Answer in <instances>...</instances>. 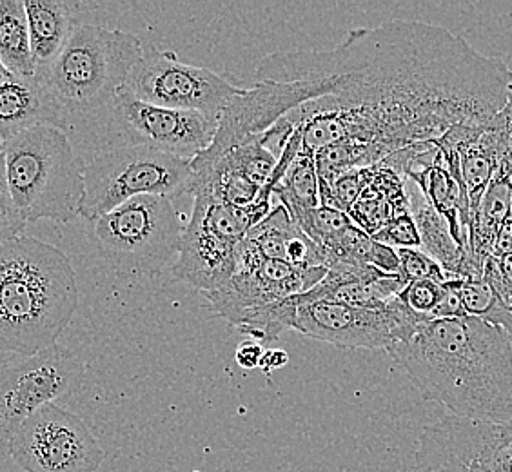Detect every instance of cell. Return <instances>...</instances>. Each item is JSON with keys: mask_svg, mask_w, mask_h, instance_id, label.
<instances>
[{"mask_svg": "<svg viewBox=\"0 0 512 472\" xmlns=\"http://www.w3.org/2000/svg\"><path fill=\"white\" fill-rule=\"evenodd\" d=\"M256 79L335 80L329 95L286 117L300 133V153L355 144L373 168L454 126L485 128L509 99L512 69L442 26L391 19L347 31L331 50L275 51Z\"/></svg>", "mask_w": 512, "mask_h": 472, "instance_id": "6da1fadb", "label": "cell"}, {"mask_svg": "<svg viewBox=\"0 0 512 472\" xmlns=\"http://www.w3.org/2000/svg\"><path fill=\"white\" fill-rule=\"evenodd\" d=\"M387 353L425 400L476 422L512 420V342L480 318H442L422 325Z\"/></svg>", "mask_w": 512, "mask_h": 472, "instance_id": "7a4b0ae2", "label": "cell"}, {"mask_svg": "<svg viewBox=\"0 0 512 472\" xmlns=\"http://www.w3.org/2000/svg\"><path fill=\"white\" fill-rule=\"evenodd\" d=\"M77 307V273L59 247L30 235L0 246V353L59 344Z\"/></svg>", "mask_w": 512, "mask_h": 472, "instance_id": "3957f363", "label": "cell"}, {"mask_svg": "<svg viewBox=\"0 0 512 472\" xmlns=\"http://www.w3.org/2000/svg\"><path fill=\"white\" fill-rule=\"evenodd\" d=\"M6 180L26 224L51 220L68 224L80 217L84 168L68 133L59 128H33L4 142Z\"/></svg>", "mask_w": 512, "mask_h": 472, "instance_id": "277c9868", "label": "cell"}, {"mask_svg": "<svg viewBox=\"0 0 512 472\" xmlns=\"http://www.w3.org/2000/svg\"><path fill=\"white\" fill-rule=\"evenodd\" d=\"M142 57V40L133 33L79 22L64 50L44 73L51 93L71 118L111 108L131 69Z\"/></svg>", "mask_w": 512, "mask_h": 472, "instance_id": "5b68a950", "label": "cell"}, {"mask_svg": "<svg viewBox=\"0 0 512 472\" xmlns=\"http://www.w3.org/2000/svg\"><path fill=\"white\" fill-rule=\"evenodd\" d=\"M271 193L260 191L253 204L229 206L209 195L193 197V211L178 244L171 271L173 282H184L202 295L213 293L235 276L240 247L247 233L271 213Z\"/></svg>", "mask_w": 512, "mask_h": 472, "instance_id": "8992f818", "label": "cell"}, {"mask_svg": "<svg viewBox=\"0 0 512 472\" xmlns=\"http://www.w3.org/2000/svg\"><path fill=\"white\" fill-rule=\"evenodd\" d=\"M175 198H131L102 217L89 220L88 236L100 255L135 275H153L173 267L184 224Z\"/></svg>", "mask_w": 512, "mask_h": 472, "instance_id": "52a82bcc", "label": "cell"}, {"mask_svg": "<svg viewBox=\"0 0 512 472\" xmlns=\"http://www.w3.org/2000/svg\"><path fill=\"white\" fill-rule=\"evenodd\" d=\"M191 180V160L144 146L119 144L91 158L84 168L80 217L86 222L106 215L131 198L153 195L178 200Z\"/></svg>", "mask_w": 512, "mask_h": 472, "instance_id": "ba28073f", "label": "cell"}, {"mask_svg": "<svg viewBox=\"0 0 512 472\" xmlns=\"http://www.w3.org/2000/svg\"><path fill=\"white\" fill-rule=\"evenodd\" d=\"M82 376V362L59 344L35 354L0 353V463L10 460L11 440L24 422L75 393Z\"/></svg>", "mask_w": 512, "mask_h": 472, "instance_id": "9c48e42d", "label": "cell"}, {"mask_svg": "<svg viewBox=\"0 0 512 472\" xmlns=\"http://www.w3.org/2000/svg\"><path fill=\"white\" fill-rule=\"evenodd\" d=\"M293 316L289 329L315 338L340 349H385L404 342L422 325L431 322L416 315L396 296L382 309H367L356 305L315 300L302 302L289 296Z\"/></svg>", "mask_w": 512, "mask_h": 472, "instance_id": "30bf717a", "label": "cell"}, {"mask_svg": "<svg viewBox=\"0 0 512 472\" xmlns=\"http://www.w3.org/2000/svg\"><path fill=\"white\" fill-rule=\"evenodd\" d=\"M242 89L229 77L186 64L177 53L160 50L151 42H142V57L122 86V91L146 104L198 111L217 120Z\"/></svg>", "mask_w": 512, "mask_h": 472, "instance_id": "8fae6325", "label": "cell"}, {"mask_svg": "<svg viewBox=\"0 0 512 472\" xmlns=\"http://www.w3.org/2000/svg\"><path fill=\"white\" fill-rule=\"evenodd\" d=\"M333 79L258 80L229 100L218 117L217 135L211 146L191 160L193 166H206L224 157L247 140L262 137L278 120L309 100L320 99L333 91Z\"/></svg>", "mask_w": 512, "mask_h": 472, "instance_id": "7c38bea8", "label": "cell"}, {"mask_svg": "<svg viewBox=\"0 0 512 472\" xmlns=\"http://www.w3.org/2000/svg\"><path fill=\"white\" fill-rule=\"evenodd\" d=\"M10 458L24 472H97L106 453L88 423L50 404L13 436Z\"/></svg>", "mask_w": 512, "mask_h": 472, "instance_id": "4fadbf2b", "label": "cell"}, {"mask_svg": "<svg viewBox=\"0 0 512 472\" xmlns=\"http://www.w3.org/2000/svg\"><path fill=\"white\" fill-rule=\"evenodd\" d=\"M122 144L144 146L182 160L202 155L217 135V118L198 111L169 109L133 99L120 89L111 108Z\"/></svg>", "mask_w": 512, "mask_h": 472, "instance_id": "5bb4252c", "label": "cell"}, {"mask_svg": "<svg viewBox=\"0 0 512 472\" xmlns=\"http://www.w3.org/2000/svg\"><path fill=\"white\" fill-rule=\"evenodd\" d=\"M59 128L68 133L69 120L40 75L11 77L0 86V140L2 144L28 129Z\"/></svg>", "mask_w": 512, "mask_h": 472, "instance_id": "9a60e30c", "label": "cell"}, {"mask_svg": "<svg viewBox=\"0 0 512 472\" xmlns=\"http://www.w3.org/2000/svg\"><path fill=\"white\" fill-rule=\"evenodd\" d=\"M28 28H30L31 53L35 60V73L50 68L60 51L64 50L75 26V4L62 0H24Z\"/></svg>", "mask_w": 512, "mask_h": 472, "instance_id": "2e32d148", "label": "cell"}, {"mask_svg": "<svg viewBox=\"0 0 512 472\" xmlns=\"http://www.w3.org/2000/svg\"><path fill=\"white\" fill-rule=\"evenodd\" d=\"M409 202H411V215L418 227L425 253L433 256L434 260L444 267L447 275L460 276V278H483V267L478 266V262L467 249H463L454 242L447 222L425 202L422 193L420 198L409 197Z\"/></svg>", "mask_w": 512, "mask_h": 472, "instance_id": "e0dca14e", "label": "cell"}, {"mask_svg": "<svg viewBox=\"0 0 512 472\" xmlns=\"http://www.w3.org/2000/svg\"><path fill=\"white\" fill-rule=\"evenodd\" d=\"M0 62L20 79L33 77L37 71L24 0H0Z\"/></svg>", "mask_w": 512, "mask_h": 472, "instance_id": "ac0fdd59", "label": "cell"}, {"mask_svg": "<svg viewBox=\"0 0 512 472\" xmlns=\"http://www.w3.org/2000/svg\"><path fill=\"white\" fill-rule=\"evenodd\" d=\"M273 195L278 197L293 220L302 213L322 206L315 157L309 153H298V157L287 169L286 177L275 187Z\"/></svg>", "mask_w": 512, "mask_h": 472, "instance_id": "d6986e66", "label": "cell"}, {"mask_svg": "<svg viewBox=\"0 0 512 472\" xmlns=\"http://www.w3.org/2000/svg\"><path fill=\"white\" fill-rule=\"evenodd\" d=\"M460 298L467 315L500 327L512 342V311L483 278H465L460 286Z\"/></svg>", "mask_w": 512, "mask_h": 472, "instance_id": "ffe728a7", "label": "cell"}, {"mask_svg": "<svg viewBox=\"0 0 512 472\" xmlns=\"http://www.w3.org/2000/svg\"><path fill=\"white\" fill-rule=\"evenodd\" d=\"M444 295V284H438L433 280H413L407 282L398 298L416 315L433 320L434 311L438 309Z\"/></svg>", "mask_w": 512, "mask_h": 472, "instance_id": "44dd1931", "label": "cell"}, {"mask_svg": "<svg viewBox=\"0 0 512 472\" xmlns=\"http://www.w3.org/2000/svg\"><path fill=\"white\" fill-rule=\"evenodd\" d=\"M396 251L400 256V275L405 282L433 280L438 284H444L447 280L444 267L422 249H396Z\"/></svg>", "mask_w": 512, "mask_h": 472, "instance_id": "7402d4cb", "label": "cell"}, {"mask_svg": "<svg viewBox=\"0 0 512 472\" xmlns=\"http://www.w3.org/2000/svg\"><path fill=\"white\" fill-rule=\"evenodd\" d=\"M376 242L393 247V249H420L422 238L414 217L409 213L391 218L376 235L371 236Z\"/></svg>", "mask_w": 512, "mask_h": 472, "instance_id": "603a6c76", "label": "cell"}, {"mask_svg": "<svg viewBox=\"0 0 512 472\" xmlns=\"http://www.w3.org/2000/svg\"><path fill=\"white\" fill-rule=\"evenodd\" d=\"M26 227L28 224L11 197L10 186L6 180V169H4V157L0 155V246L17 236L24 235Z\"/></svg>", "mask_w": 512, "mask_h": 472, "instance_id": "cb8c5ba5", "label": "cell"}, {"mask_svg": "<svg viewBox=\"0 0 512 472\" xmlns=\"http://www.w3.org/2000/svg\"><path fill=\"white\" fill-rule=\"evenodd\" d=\"M369 266L375 267L384 275H400V256L393 247L385 246L373 240L369 253Z\"/></svg>", "mask_w": 512, "mask_h": 472, "instance_id": "d4e9b609", "label": "cell"}, {"mask_svg": "<svg viewBox=\"0 0 512 472\" xmlns=\"http://www.w3.org/2000/svg\"><path fill=\"white\" fill-rule=\"evenodd\" d=\"M487 129L498 135L507 155H512V88L505 106L494 115L493 120L487 124Z\"/></svg>", "mask_w": 512, "mask_h": 472, "instance_id": "484cf974", "label": "cell"}, {"mask_svg": "<svg viewBox=\"0 0 512 472\" xmlns=\"http://www.w3.org/2000/svg\"><path fill=\"white\" fill-rule=\"evenodd\" d=\"M411 472H456L449 463L438 453L431 451V447L420 445L418 443V451L414 454V465Z\"/></svg>", "mask_w": 512, "mask_h": 472, "instance_id": "4316f807", "label": "cell"}, {"mask_svg": "<svg viewBox=\"0 0 512 472\" xmlns=\"http://www.w3.org/2000/svg\"><path fill=\"white\" fill-rule=\"evenodd\" d=\"M264 354H266L264 345L256 342V340H246V342L238 344L235 358H237V364L242 369H256V367H260V364H262Z\"/></svg>", "mask_w": 512, "mask_h": 472, "instance_id": "83f0119b", "label": "cell"}, {"mask_svg": "<svg viewBox=\"0 0 512 472\" xmlns=\"http://www.w3.org/2000/svg\"><path fill=\"white\" fill-rule=\"evenodd\" d=\"M507 255H512V217L503 220L493 247V256H496V258Z\"/></svg>", "mask_w": 512, "mask_h": 472, "instance_id": "f1b7e54d", "label": "cell"}, {"mask_svg": "<svg viewBox=\"0 0 512 472\" xmlns=\"http://www.w3.org/2000/svg\"><path fill=\"white\" fill-rule=\"evenodd\" d=\"M289 364V354L282 349H273V351H266L260 369L266 374H271L276 369H282L284 365Z\"/></svg>", "mask_w": 512, "mask_h": 472, "instance_id": "f546056e", "label": "cell"}, {"mask_svg": "<svg viewBox=\"0 0 512 472\" xmlns=\"http://www.w3.org/2000/svg\"><path fill=\"white\" fill-rule=\"evenodd\" d=\"M11 77H13V75H11L10 71L4 68V64L0 62V86H2L4 82H8V80H10Z\"/></svg>", "mask_w": 512, "mask_h": 472, "instance_id": "4dcf8cb0", "label": "cell"}, {"mask_svg": "<svg viewBox=\"0 0 512 472\" xmlns=\"http://www.w3.org/2000/svg\"><path fill=\"white\" fill-rule=\"evenodd\" d=\"M503 302H505V305H507V307L512 311V291L509 295L505 296V300H503Z\"/></svg>", "mask_w": 512, "mask_h": 472, "instance_id": "1f68e13d", "label": "cell"}, {"mask_svg": "<svg viewBox=\"0 0 512 472\" xmlns=\"http://www.w3.org/2000/svg\"><path fill=\"white\" fill-rule=\"evenodd\" d=\"M2 148H4V144H2V140H0V155H2Z\"/></svg>", "mask_w": 512, "mask_h": 472, "instance_id": "d6a6232c", "label": "cell"}]
</instances>
